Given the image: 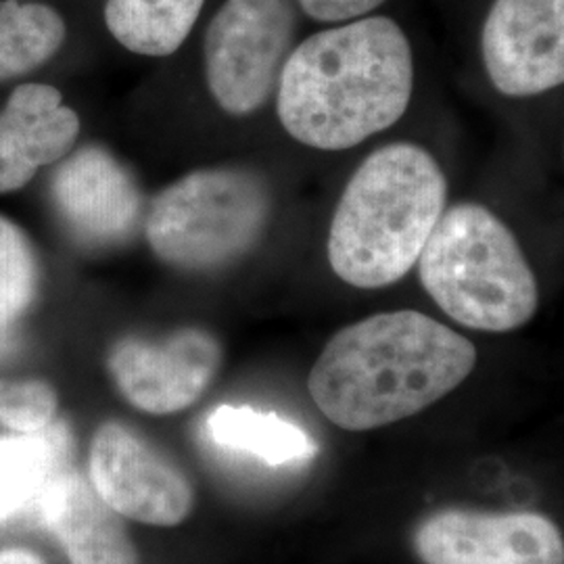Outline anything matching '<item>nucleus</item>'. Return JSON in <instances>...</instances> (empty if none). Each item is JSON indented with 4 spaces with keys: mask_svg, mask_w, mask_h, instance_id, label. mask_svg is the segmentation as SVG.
<instances>
[{
    "mask_svg": "<svg viewBox=\"0 0 564 564\" xmlns=\"http://www.w3.org/2000/svg\"><path fill=\"white\" fill-rule=\"evenodd\" d=\"M412 86L414 63L402 28L389 18L354 20L291 51L276 111L295 141L343 151L400 120Z\"/></svg>",
    "mask_w": 564,
    "mask_h": 564,
    "instance_id": "2",
    "label": "nucleus"
},
{
    "mask_svg": "<svg viewBox=\"0 0 564 564\" xmlns=\"http://www.w3.org/2000/svg\"><path fill=\"white\" fill-rule=\"evenodd\" d=\"M80 134L74 109L46 84H21L0 111V193L25 186L34 174L63 160Z\"/></svg>",
    "mask_w": 564,
    "mask_h": 564,
    "instance_id": "12",
    "label": "nucleus"
},
{
    "mask_svg": "<svg viewBox=\"0 0 564 564\" xmlns=\"http://www.w3.org/2000/svg\"><path fill=\"white\" fill-rule=\"evenodd\" d=\"M0 564H42L41 558L28 550H2L0 552Z\"/></svg>",
    "mask_w": 564,
    "mask_h": 564,
    "instance_id": "21",
    "label": "nucleus"
},
{
    "mask_svg": "<svg viewBox=\"0 0 564 564\" xmlns=\"http://www.w3.org/2000/svg\"><path fill=\"white\" fill-rule=\"evenodd\" d=\"M447 181L423 147L393 142L354 172L328 232V262L343 282L381 289L403 279L440 223Z\"/></svg>",
    "mask_w": 564,
    "mask_h": 564,
    "instance_id": "3",
    "label": "nucleus"
},
{
    "mask_svg": "<svg viewBox=\"0 0 564 564\" xmlns=\"http://www.w3.org/2000/svg\"><path fill=\"white\" fill-rule=\"evenodd\" d=\"M475 345L414 310L383 312L341 328L310 370L307 391L345 431L410 419L466 381Z\"/></svg>",
    "mask_w": 564,
    "mask_h": 564,
    "instance_id": "1",
    "label": "nucleus"
},
{
    "mask_svg": "<svg viewBox=\"0 0 564 564\" xmlns=\"http://www.w3.org/2000/svg\"><path fill=\"white\" fill-rule=\"evenodd\" d=\"M65 41L59 13L39 2H0V80L44 65Z\"/></svg>",
    "mask_w": 564,
    "mask_h": 564,
    "instance_id": "17",
    "label": "nucleus"
},
{
    "mask_svg": "<svg viewBox=\"0 0 564 564\" xmlns=\"http://www.w3.org/2000/svg\"><path fill=\"white\" fill-rule=\"evenodd\" d=\"M69 433L48 424L39 433L0 440V521L36 505L42 494L67 470Z\"/></svg>",
    "mask_w": 564,
    "mask_h": 564,
    "instance_id": "14",
    "label": "nucleus"
},
{
    "mask_svg": "<svg viewBox=\"0 0 564 564\" xmlns=\"http://www.w3.org/2000/svg\"><path fill=\"white\" fill-rule=\"evenodd\" d=\"M297 34L293 0H226L205 34V76L230 116H249L270 99Z\"/></svg>",
    "mask_w": 564,
    "mask_h": 564,
    "instance_id": "6",
    "label": "nucleus"
},
{
    "mask_svg": "<svg viewBox=\"0 0 564 564\" xmlns=\"http://www.w3.org/2000/svg\"><path fill=\"white\" fill-rule=\"evenodd\" d=\"M416 263L431 300L466 328L508 333L538 312V281L521 245L479 203L444 209Z\"/></svg>",
    "mask_w": 564,
    "mask_h": 564,
    "instance_id": "4",
    "label": "nucleus"
},
{
    "mask_svg": "<svg viewBox=\"0 0 564 564\" xmlns=\"http://www.w3.org/2000/svg\"><path fill=\"white\" fill-rule=\"evenodd\" d=\"M36 505L72 564H139L118 512L78 473L63 470Z\"/></svg>",
    "mask_w": 564,
    "mask_h": 564,
    "instance_id": "13",
    "label": "nucleus"
},
{
    "mask_svg": "<svg viewBox=\"0 0 564 564\" xmlns=\"http://www.w3.org/2000/svg\"><path fill=\"white\" fill-rule=\"evenodd\" d=\"M423 564H564L558 527L538 512L445 508L416 527Z\"/></svg>",
    "mask_w": 564,
    "mask_h": 564,
    "instance_id": "7",
    "label": "nucleus"
},
{
    "mask_svg": "<svg viewBox=\"0 0 564 564\" xmlns=\"http://www.w3.org/2000/svg\"><path fill=\"white\" fill-rule=\"evenodd\" d=\"M121 395L149 414H174L197 402L216 379L223 347L202 328H182L162 341L126 337L109 354Z\"/></svg>",
    "mask_w": 564,
    "mask_h": 564,
    "instance_id": "9",
    "label": "nucleus"
},
{
    "mask_svg": "<svg viewBox=\"0 0 564 564\" xmlns=\"http://www.w3.org/2000/svg\"><path fill=\"white\" fill-rule=\"evenodd\" d=\"M39 262L20 226L0 216V328L13 323L32 303Z\"/></svg>",
    "mask_w": 564,
    "mask_h": 564,
    "instance_id": "18",
    "label": "nucleus"
},
{
    "mask_svg": "<svg viewBox=\"0 0 564 564\" xmlns=\"http://www.w3.org/2000/svg\"><path fill=\"white\" fill-rule=\"evenodd\" d=\"M90 484L118 514L160 527L182 523L195 500L181 468L120 423L95 433Z\"/></svg>",
    "mask_w": 564,
    "mask_h": 564,
    "instance_id": "8",
    "label": "nucleus"
},
{
    "mask_svg": "<svg viewBox=\"0 0 564 564\" xmlns=\"http://www.w3.org/2000/svg\"><path fill=\"white\" fill-rule=\"evenodd\" d=\"M51 197L74 239L88 247H118L141 228L139 182L99 144L82 147L61 163Z\"/></svg>",
    "mask_w": 564,
    "mask_h": 564,
    "instance_id": "11",
    "label": "nucleus"
},
{
    "mask_svg": "<svg viewBox=\"0 0 564 564\" xmlns=\"http://www.w3.org/2000/svg\"><path fill=\"white\" fill-rule=\"evenodd\" d=\"M205 0H107L105 23L128 51L167 57L188 39Z\"/></svg>",
    "mask_w": 564,
    "mask_h": 564,
    "instance_id": "16",
    "label": "nucleus"
},
{
    "mask_svg": "<svg viewBox=\"0 0 564 564\" xmlns=\"http://www.w3.org/2000/svg\"><path fill=\"white\" fill-rule=\"evenodd\" d=\"M485 72L506 97H535L564 82V0H496L481 36Z\"/></svg>",
    "mask_w": 564,
    "mask_h": 564,
    "instance_id": "10",
    "label": "nucleus"
},
{
    "mask_svg": "<svg viewBox=\"0 0 564 564\" xmlns=\"http://www.w3.org/2000/svg\"><path fill=\"white\" fill-rule=\"evenodd\" d=\"M305 15L323 23L360 20L381 7L384 0H293Z\"/></svg>",
    "mask_w": 564,
    "mask_h": 564,
    "instance_id": "20",
    "label": "nucleus"
},
{
    "mask_svg": "<svg viewBox=\"0 0 564 564\" xmlns=\"http://www.w3.org/2000/svg\"><path fill=\"white\" fill-rule=\"evenodd\" d=\"M272 195L260 174L205 167L170 184L151 203L144 235L153 253L181 270H220L245 258L263 237Z\"/></svg>",
    "mask_w": 564,
    "mask_h": 564,
    "instance_id": "5",
    "label": "nucleus"
},
{
    "mask_svg": "<svg viewBox=\"0 0 564 564\" xmlns=\"http://www.w3.org/2000/svg\"><path fill=\"white\" fill-rule=\"evenodd\" d=\"M57 393L44 381L0 387V423L20 433H39L55 421Z\"/></svg>",
    "mask_w": 564,
    "mask_h": 564,
    "instance_id": "19",
    "label": "nucleus"
},
{
    "mask_svg": "<svg viewBox=\"0 0 564 564\" xmlns=\"http://www.w3.org/2000/svg\"><path fill=\"white\" fill-rule=\"evenodd\" d=\"M214 444L247 452L270 466L303 463L318 454V444L291 421L249 405H220L207 419Z\"/></svg>",
    "mask_w": 564,
    "mask_h": 564,
    "instance_id": "15",
    "label": "nucleus"
},
{
    "mask_svg": "<svg viewBox=\"0 0 564 564\" xmlns=\"http://www.w3.org/2000/svg\"><path fill=\"white\" fill-rule=\"evenodd\" d=\"M0 387H2V383H0Z\"/></svg>",
    "mask_w": 564,
    "mask_h": 564,
    "instance_id": "22",
    "label": "nucleus"
}]
</instances>
